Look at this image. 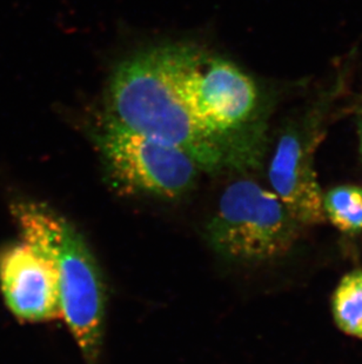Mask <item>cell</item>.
<instances>
[{
	"label": "cell",
	"mask_w": 362,
	"mask_h": 364,
	"mask_svg": "<svg viewBox=\"0 0 362 364\" xmlns=\"http://www.w3.org/2000/svg\"><path fill=\"white\" fill-rule=\"evenodd\" d=\"M326 218L339 231L358 234L362 231V188L339 186L328 190L322 198Z\"/></svg>",
	"instance_id": "cell-9"
},
{
	"label": "cell",
	"mask_w": 362,
	"mask_h": 364,
	"mask_svg": "<svg viewBox=\"0 0 362 364\" xmlns=\"http://www.w3.org/2000/svg\"><path fill=\"white\" fill-rule=\"evenodd\" d=\"M331 314L342 333L362 338V270L340 279L331 295Z\"/></svg>",
	"instance_id": "cell-8"
},
{
	"label": "cell",
	"mask_w": 362,
	"mask_h": 364,
	"mask_svg": "<svg viewBox=\"0 0 362 364\" xmlns=\"http://www.w3.org/2000/svg\"><path fill=\"white\" fill-rule=\"evenodd\" d=\"M301 225L272 190L250 179L226 188L207 227L209 245L234 262H267L294 247Z\"/></svg>",
	"instance_id": "cell-4"
},
{
	"label": "cell",
	"mask_w": 362,
	"mask_h": 364,
	"mask_svg": "<svg viewBox=\"0 0 362 364\" xmlns=\"http://www.w3.org/2000/svg\"><path fill=\"white\" fill-rule=\"evenodd\" d=\"M331 102L329 93L285 124L268 165L272 191L301 227L326 220L314 161Z\"/></svg>",
	"instance_id": "cell-6"
},
{
	"label": "cell",
	"mask_w": 362,
	"mask_h": 364,
	"mask_svg": "<svg viewBox=\"0 0 362 364\" xmlns=\"http://www.w3.org/2000/svg\"><path fill=\"white\" fill-rule=\"evenodd\" d=\"M356 124H358V134H359L360 149L362 154V100L356 110Z\"/></svg>",
	"instance_id": "cell-10"
},
{
	"label": "cell",
	"mask_w": 362,
	"mask_h": 364,
	"mask_svg": "<svg viewBox=\"0 0 362 364\" xmlns=\"http://www.w3.org/2000/svg\"><path fill=\"white\" fill-rule=\"evenodd\" d=\"M97 143L113 177L128 189L175 200L194 186V161L180 149L131 130L109 116Z\"/></svg>",
	"instance_id": "cell-5"
},
{
	"label": "cell",
	"mask_w": 362,
	"mask_h": 364,
	"mask_svg": "<svg viewBox=\"0 0 362 364\" xmlns=\"http://www.w3.org/2000/svg\"><path fill=\"white\" fill-rule=\"evenodd\" d=\"M181 100L197 127L224 152L229 170L259 166L267 148L268 105L252 77L191 45L165 46Z\"/></svg>",
	"instance_id": "cell-1"
},
{
	"label": "cell",
	"mask_w": 362,
	"mask_h": 364,
	"mask_svg": "<svg viewBox=\"0 0 362 364\" xmlns=\"http://www.w3.org/2000/svg\"><path fill=\"white\" fill-rule=\"evenodd\" d=\"M21 241L51 258L58 272L62 318L87 364H97L103 346L105 288L92 251L65 217L39 203L14 208Z\"/></svg>",
	"instance_id": "cell-3"
},
{
	"label": "cell",
	"mask_w": 362,
	"mask_h": 364,
	"mask_svg": "<svg viewBox=\"0 0 362 364\" xmlns=\"http://www.w3.org/2000/svg\"><path fill=\"white\" fill-rule=\"evenodd\" d=\"M109 107L116 121L180 149L200 170H229L221 149L197 127L182 103L165 46L141 52L116 66L109 84Z\"/></svg>",
	"instance_id": "cell-2"
},
{
	"label": "cell",
	"mask_w": 362,
	"mask_h": 364,
	"mask_svg": "<svg viewBox=\"0 0 362 364\" xmlns=\"http://www.w3.org/2000/svg\"><path fill=\"white\" fill-rule=\"evenodd\" d=\"M0 288L7 308L19 320L62 318L55 263L31 244L21 241L0 255Z\"/></svg>",
	"instance_id": "cell-7"
}]
</instances>
